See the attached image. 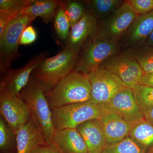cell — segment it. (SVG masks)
Listing matches in <instances>:
<instances>
[{
	"mask_svg": "<svg viewBox=\"0 0 153 153\" xmlns=\"http://www.w3.org/2000/svg\"><path fill=\"white\" fill-rule=\"evenodd\" d=\"M51 109L89 101L91 86L88 75L73 71L45 93Z\"/></svg>",
	"mask_w": 153,
	"mask_h": 153,
	"instance_id": "obj_1",
	"label": "cell"
},
{
	"mask_svg": "<svg viewBox=\"0 0 153 153\" xmlns=\"http://www.w3.org/2000/svg\"><path fill=\"white\" fill-rule=\"evenodd\" d=\"M77 54L65 47L57 55L46 57L33 71V77L45 93L62 78L74 71Z\"/></svg>",
	"mask_w": 153,
	"mask_h": 153,
	"instance_id": "obj_2",
	"label": "cell"
},
{
	"mask_svg": "<svg viewBox=\"0 0 153 153\" xmlns=\"http://www.w3.org/2000/svg\"><path fill=\"white\" fill-rule=\"evenodd\" d=\"M19 95L27 105L31 117L38 124L47 144L52 145L55 131L52 122V110L44 90L32 75Z\"/></svg>",
	"mask_w": 153,
	"mask_h": 153,
	"instance_id": "obj_3",
	"label": "cell"
},
{
	"mask_svg": "<svg viewBox=\"0 0 153 153\" xmlns=\"http://www.w3.org/2000/svg\"><path fill=\"white\" fill-rule=\"evenodd\" d=\"M120 43L106 41L96 36L88 39L77 55L74 71L89 74L97 69L102 63L123 49Z\"/></svg>",
	"mask_w": 153,
	"mask_h": 153,
	"instance_id": "obj_4",
	"label": "cell"
},
{
	"mask_svg": "<svg viewBox=\"0 0 153 153\" xmlns=\"http://www.w3.org/2000/svg\"><path fill=\"white\" fill-rule=\"evenodd\" d=\"M52 110L55 130L76 128L87 121L100 119L105 113L102 105L90 101L68 105Z\"/></svg>",
	"mask_w": 153,
	"mask_h": 153,
	"instance_id": "obj_5",
	"label": "cell"
},
{
	"mask_svg": "<svg viewBox=\"0 0 153 153\" xmlns=\"http://www.w3.org/2000/svg\"><path fill=\"white\" fill-rule=\"evenodd\" d=\"M36 18L27 14H21L14 19L0 36L1 71L6 72L11 63L19 57V49L22 33Z\"/></svg>",
	"mask_w": 153,
	"mask_h": 153,
	"instance_id": "obj_6",
	"label": "cell"
},
{
	"mask_svg": "<svg viewBox=\"0 0 153 153\" xmlns=\"http://www.w3.org/2000/svg\"><path fill=\"white\" fill-rule=\"evenodd\" d=\"M137 14L127 1L103 20L97 22L95 34L99 38L115 43H120Z\"/></svg>",
	"mask_w": 153,
	"mask_h": 153,
	"instance_id": "obj_7",
	"label": "cell"
},
{
	"mask_svg": "<svg viewBox=\"0 0 153 153\" xmlns=\"http://www.w3.org/2000/svg\"><path fill=\"white\" fill-rule=\"evenodd\" d=\"M91 86L90 100L100 105L108 103L126 86L113 72L98 68L87 74Z\"/></svg>",
	"mask_w": 153,
	"mask_h": 153,
	"instance_id": "obj_8",
	"label": "cell"
},
{
	"mask_svg": "<svg viewBox=\"0 0 153 153\" xmlns=\"http://www.w3.org/2000/svg\"><path fill=\"white\" fill-rule=\"evenodd\" d=\"M99 67L113 72L127 87L131 88L139 85L145 74L137 60L125 50L110 57Z\"/></svg>",
	"mask_w": 153,
	"mask_h": 153,
	"instance_id": "obj_9",
	"label": "cell"
},
{
	"mask_svg": "<svg viewBox=\"0 0 153 153\" xmlns=\"http://www.w3.org/2000/svg\"><path fill=\"white\" fill-rule=\"evenodd\" d=\"M0 113L16 135L31 117L29 107L20 95L3 91L0 94Z\"/></svg>",
	"mask_w": 153,
	"mask_h": 153,
	"instance_id": "obj_10",
	"label": "cell"
},
{
	"mask_svg": "<svg viewBox=\"0 0 153 153\" xmlns=\"http://www.w3.org/2000/svg\"><path fill=\"white\" fill-rule=\"evenodd\" d=\"M102 105L105 113L117 115L132 125L144 119L143 114L136 101L132 88H126L108 103Z\"/></svg>",
	"mask_w": 153,
	"mask_h": 153,
	"instance_id": "obj_11",
	"label": "cell"
},
{
	"mask_svg": "<svg viewBox=\"0 0 153 153\" xmlns=\"http://www.w3.org/2000/svg\"><path fill=\"white\" fill-rule=\"evenodd\" d=\"M47 53H40L31 58L25 66L17 69H10L6 72L1 82V91L10 95L18 96L29 82L34 69L46 58Z\"/></svg>",
	"mask_w": 153,
	"mask_h": 153,
	"instance_id": "obj_12",
	"label": "cell"
},
{
	"mask_svg": "<svg viewBox=\"0 0 153 153\" xmlns=\"http://www.w3.org/2000/svg\"><path fill=\"white\" fill-rule=\"evenodd\" d=\"M153 31V11L138 15L127 31L121 44L126 49L144 45Z\"/></svg>",
	"mask_w": 153,
	"mask_h": 153,
	"instance_id": "obj_13",
	"label": "cell"
},
{
	"mask_svg": "<svg viewBox=\"0 0 153 153\" xmlns=\"http://www.w3.org/2000/svg\"><path fill=\"white\" fill-rule=\"evenodd\" d=\"M17 153H33L39 147L48 144L38 124L31 117L16 136Z\"/></svg>",
	"mask_w": 153,
	"mask_h": 153,
	"instance_id": "obj_14",
	"label": "cell"
},
{
	"mask_svg": "<svg viewBox=\"0 0 153 153\" xmlns=\"http://www.w3.org/2000/svg\"><path fill=\"white\" fill-rule=\"evenodd\" d=\"M97 21L86 9L82 19L71 27L66 47L78 55L84 44L95 33Z\"/></svg>",
	"mask_w": 153,
	"mask_h": 153,
	"instance_id": "obj_15",
	"label": "cell"
},
{
	"mask_svg": "<svg viewBox=\"0 0 153 153\" xmlns=\"http://www.w3.org/2000/svg\"><path fill=\"white\" fill-rule=\"evenodd\" d=\"M87 146L88 153H101L106 146V139L101 122L93 119L76 128Z\"/></svg>",
	"mask_w": 153,
	"mask_h": 153,
	"instance_id": "obj_16",
	"label": "cell"
},
{
	"mask_svg": "<svg viewBox=\"0 0 153 153\" xmlns=\"http://www.w3.org/2000/svg\"><path fill=\"white\" fill-rule=\"evenodd\" d=\"M100 120L105 135L106 146L119 142L129 136L132 125L119 116L105 113Z\"/></svg>",
	"mask_w": 153,
	"mask_h": 153,
	"instance_id": "obj_17",
	"label": "cell"
},
{
	"mask_svg": "<svg viewBox=\"0 0 153 153\" xmlns=\"http://www.w3.org/2000/svg\"><path fill=\"white\" fill-rule=\"evenodd\" d=\"M52 145L61 153H88L84 140L75 128L55 130Z\"/></svg>",
	"mask_w": 153,
	"mask_h": 153,
	"instance_id": "obj_18",
	"label": "cell"
},
{
	"mask_svg": "<svg viewBox=\"0 0 153 153\" xmlns=\"http://www.w3.org/2000/svg\"><path fill=\"white\" fill-rule=\"evenodd\" d=\"M60 1L34 0L30 5L23 10L22 14L30 15L36 19L40 17L44 23L47 24L54 20L56 10Z\"/></svg>",
	"mask_w": 153,
	"mask_h": 153,
	"instance_id": "obj_19",
	"label": "cell"
},
{
	"mask_svg": "<svg viewBox=\"0 0 153 153\" xmlns=\"http://www.w3.org/2000/svg\"><path fill=\"white\" fill-rule=\"evenodd\" d=\"M129 137L146 152L153 148V125L145 119L132 125Z\"/></svg>",
	"mask_w": 153,
	"mask_h": 153,
	"instance_id": "obj_20",
	"label": "cell"
},
{
	"mask_svg": "<svg viewBox=\"0 0 153 153\" xmlns=\"http://www.w3.org/2000/svg\"><path fill=\"white\" fill-rule=\"evenodd\" d=\"M125 1L123 0H87L84 1L88 10L98 22L110 16Z\"/></svg>",
	"mask_w": 153,
	"mask_h": 153,
	"instance_id": "obj_21",
	"label": "cell"
},
{
	"mask_svg": "<svg viewBox=\"0 0 153 153\" xmlns=\"http://www.w3.org/2000/svg\"><path fill=\"white\" fill-rule=\"evenodd\" d=\"M137 60L145 73L153 72V48L141 45L124 50Z\"/></svg>",
	"mask_w": 153,
	"mask_h": 153,
	"instance_id": "obj_22",
	"label": "cell"
},
{
	"mask_svg": "<svg viewBox=\"0 0 153 153\" xmlns=\"http://www.w3.org/2000/svg\"><path fill=\"white\" fill-rule=\"evenodd\" d=\"M66 1H60L56 10L54 19V27L55 32L59 38L62 41H68L70 33V22L65 11Z\"/></svg>",
	"mask_w": 153,
	"mask_h": 153,
	"instance_id": "obj_23",
	"label": "cell"
},
{
	"mask_svg": "<svg viewBox=\"0 0 153 153\" xmlns=\"http://www.w3.org/2000/svg\"><path fill=\"white\" fill-rule=\"evenodd\" d=\"M132 89L137 104L143 114L153 108V87L138 85Z\"/></svg>",
	"mask_w": 153,
	"mask_h": 153,
	"instance_id": "obj_24",
	"label": "cell"
},
{
	"mask_svg": "<svg viewBox=\"0 0 153 153\" xmlns=\"http://www.w3.org/2000/svg\"><path fill=\"white\" fill-rule=\"evenodd\" d=\"M129 137L119 142L105 146L101 153H146Z\"/></svg>",
	"mask_w": 153,
	"mask_h": 153,
	"instance_id": "obj_25",
	"label": "cell"
},
{
	"mask_svg": "<svg viewBox=\"0 0 153 153\" xmlns=\"http://www.w3.org/2000/svg\"><path fill=\"white\" fill-rule=\"evenodd\" d=\"M34 0H0V12L16 17Z\"/></svg>",
	"mask_w": 153,
	"mask_h": 153,
	"instance_id": "obj_26",
	"label": "cell"
},
{
	"mask_svg": "<svg viewBox=\"0 0 153 153\" xmlns=\"http://www.w3.org/2000/svg\"><path fill=\"white\" fill-rule=\"evenodd\" d=\"M86 9L85 4L80 1H66L65 11L71 27L81 20Z\"/></svg>",
	"mask_w": 153,
	"mask_h": 153,
	"instance_id": "obj_27",
	"label": "cell"
},
{
	"mask_svg": "<svg viewBox=\"0 0 153 153\" xmlns=\"http://www.w3.org/2000/svg\"><path fill=\"white\" fill-rule=\"evenodd\" d=\"M16 135L4 119L0 117V149L1 151L8 150L13 143Z\"/></svg>",
	"mask_w": 153,
	"mask_h": 153,
	"instance_id": "obj_28",
	"label": "cell"
},
{
	"mask_svg": "<svg viewBox=\"0 0 153 153\" xmlns=\"http://www.w3.org/2000/svg\"><path fill=\"white\" fill-rule=\"evenodd\" d=\"M127 1L138 16L149 13L153 11V0H128Z\"/></svg>",
	"mask_w": 153,
	"mask_h": 153,
	"instance_id": "obj_29",
	"label": "cell"
},
{
	"mask_svg": "<svg viewBox=\"0 0 153 153\" xmlns=\"http://www.w3.org/2000/svg\"><path fill=\"white\" fill-rule=\"evenodd\" d=\"M37 38V33L33 26L27 27L22 33L20 40V45H28L33 44Z\"/></svg>",
	"mask_w": 153,
	"mask_h": 153,
	"instance_id": "obj_30",
	"label": "cell"
},
{
	"mask_svg": "<svg viewBox=\"0 0 153 153\" xmlns=\"http://www.w3.org/2000/svg\"><path fill=\"white\" fill-rule=\"evenodd\" d=\"M33 153H61L53 145L47 144L36 149Z\"/></svg>",
	"mask_w": 153,
	"mask_h": 153,
	"instance_id": "obj_31",
	"label": "cell"
},
{
	"mask_svg": "<svg viewBox=\"0 0 153 153\" xmlns=\"http://www.w3.org/2000/svg\"><path fill=\"white\" fill-rule=\"evenodd\" d=\"M139 85L153 87V72L145 73L140 80Z\"/></svg>",
	"mask_w": 153,
	"mask_h": 153,
	"instance_id": "obj_32",
	"label": "cell"
},
{
	"mask_svg": "<svg viewBox=\"0 0 153 153\" xmlns=\"http://www.w3.org/2000/svg\"><path fill=\"white\" fill-rule=\"evenodd\" d=\"M143 115L145 119L153 125V108L146 111Z\"/></svg>",
	"mask_w": 153,
	"mask_h": 153,
	"instance_id": "obj_33",
	"label": "cell"
},
{
	"mask_svg": "<svg viewBox=\"0 0 153 153\" xmlns=\"http://www.w3.org/2000/svg\"><path fill=\"white\" fill-rule=\"evenodd\" d=\"M144 45L153 48V31L146 41Z\"/></svg>",
	"mask_w": 153,
	"mask_h": 153,
	"instance_id": "obj_34",
	"label": "cell"
},
{
	"mask_svg": "<svg viewBox=\"0 0 153 153\" xmlns=\"http://www.w3.org/2000/svg\"><path fill=\"white\" fill-rule=\"evenodd\" d=\"M149 153H153V148L149 151Z\"/></svg>",
	"mask_w": 153,
	"mask_h": 153,
	"instance_id": "obj_35",
	"label": "cell"
}]
</instances>
